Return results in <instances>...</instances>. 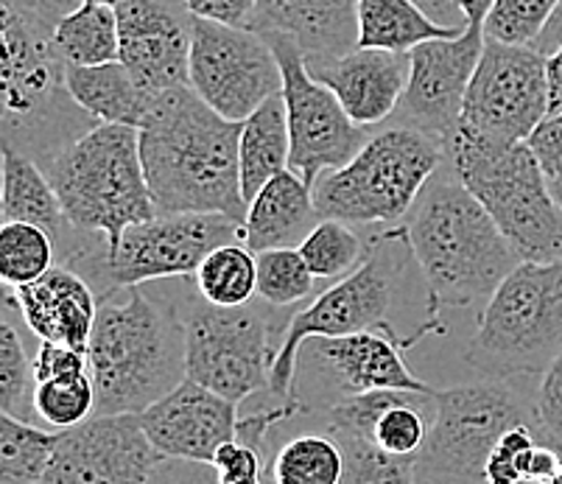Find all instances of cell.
Segmentation results:
<instances>
[{
	"label": "cell",
	"mask_w": 562,
	"mask_h": 484,
	"mask_svg": "<svg viewBox=\"0 0 562 484\" xmlns=\"http://www.w3.org/2000/svg\"><path fill=\"white\" fill-rule=\"evenodd\" d=\"M484 23H470L459 37L431 40L408 50L412 76L395 112L397 124L426 132L448 146L462 119L464 95L484 54Z\"/></svg>",
	"instance_id": "e0dca14e"
},
{
	"label": "cell",
	"mask_w": 562,
	"mask_h": 484,
	"mask_svg": "<svg viewBox=\"0 0 562 484\" xmlns=\"http://www.w3.org/2000/svg\"><path fill=\"white\" fill-rule=\"evenodd\" d=\"M90 373V359L87 353L54 341H40V350L34 356V375L37 381H56L70 379V375Z\"/></svg>",
	"instance_id": "b9f144b4"
},
{
	"label": "cell",
	"mask_w": 562,
	"mask_h": 484,
	"mask_svg": "<svg viewBox=\"0 0 562 484\" xmlns=\"http://www.w3.org/2000/svg\"><path fill=\"white\" fill-rule=\"evenodd\" d=\"M244 241V224L222 213H177L132 224L110 247L93 280L95 294L193 278L216 247Z\"/></svg>",
	"instance_id": "7c38bea8"
},
{
	"label": "cell",
	"mask_w": 562,
	"mask_h": 484,
	"mask_svg": "<svg viewBox=\"0 0 562 484\" xmlns=\"http://www.w3.org/2000/svg\"><path fill=\"white\" fill-rule=\"evenodd\" d=\"M515 426H535V397L513 381L484 379L437 390L431 435L417 457L420 484H484L498 440Z\"/></svg>",
	"instance_id": "30bf717a"
},
{
	"label": "cell",
	"mask_w": 562,
	"mask_h": 484,
	"mask_svg": "<svg viewBox=\"0 0 562 484\" xmlns=\"http://www.w3.org/2000/svg\"><path fill=\"white\" fill-rule=\"evenodd\" d=\"M535 426L540 442L562 451V353L540 375L535 392Z\"/></svg>",
	"instance_id": "60d3db41"
},
{
	"label": "cell",
	"mask_w": 562,
	"mask_h": 484,
	"mask_svg": "<svg viewBox=\"0 0 562 484\" xmlns=\"http://www.w3.org/2000/svg\"><path fill=\"white\" fill-rule=\"evenodd\" d=\"M546 79H549V115H562V48L546 56Z\"/></svg>",
	"instance_id": "c3c4849f"
},
{
	"label": "cell",
	"mask_w": 562,
	"mask_h": 484,
	"mask_svg": "<svg viewBox=\"0 0 562 484\" xmlns=\"http://www.w3.org/2000/svg\"><path fill=\"white\" fill-rule=\"evenodd\" d=\"M43 171L76 230L104 236L110 247L132 224L157 216L143 171L140 132L132 126L99 124L50 157Z\"/></svg>",
	"instance_id": "8992f818"
},
{
	"label": "cell",
	"mask_w": 562,
	"mask_h": 484,
	"mask_svg": "<svg viewBox=\"0 0 562 484\" xmlns=\"http://www.w3.org/2000/svg\"><path fill=\"white\" fill-rule=\"evenodd\" d=\"M48 3H68V0H48Z\"/></svg>",
	"instance_id": "db71d44e"
},
{
	"label": "cell",
	"mask_w": 562,
	"mask_h": 484,
	"mask_svg": "<svg viewBox=\"0 0 562 484\" xmlns=\"http://www.w3.org/2000/svg\"><path fill=\"white\" fill-rule=\"evenodd\" d=\"M562 465V451L538 442L531 448L529 457L524 462V482L526 484H551V479L557 476Z\"/></svg>",
	"instance_id": "f6af8a7d"
},
{
	"label": "cell",
	"mask_w": 562,
	"mask_h": 484,
	"mask_svg": "<svg viewBox=\"0 0 562 484\" xmlns=\"http://www.w3.org/2000/svg\"><path fill=\"white\" fill-rule=\"evenodd\" d=\"M408 341L383 325L350 336H314L300 348L297 401L303 412H322L345 397L375 390L434 392L408 370Z\"/></svg>",
	"instance_id": "4fadbf2b"
},
{
	"label": "cell",
	"mask_w": 562,
	"mask_h": 484,
	"mask_svg": "<svg viewBox=\"0 0 562 484\" xmlns=\"http://www.w3.org/2000/svg\"><path fill=\"white\" fill-rule=\"evenodd\" d=\"M308 70L316 81L334 90L356 124L370 130L395 119L408 88L412 59L397 50L356 48Z\"/></svg>",
	"instance_id": "44dd1931"
},
{
	"label": "cell",
	"mask_w": 562,
	"mask_h": 484,
	"mask_svg": "<svg viewBox=\"0 0 562 484\" xmlns=\"http://www.w3.org/2000/svg\"><path fill=\"white\" fill-rule=\"evenodd\" d=\"M140 426L151 446L173 462L213 465L218 448L238 437V404L186 381L157 404L140 412Z\"/></svg>",
	"instance_id": "ffe728a7"
},
{
	"label": "cell",
	"mask_w": 562,
	"mask_h": 484,
	"mask_svg": "<svg viewBox=\"0 0 562 484\" xmlns=\"http://www.w3.org/2000/svg\"><path fill=\"white\" fill-rule=\"evenodd\" d=\"M68 12V3L48 0L0 3L3 146L32 157L40 166L99 126L70 95V65L54 43L56 23Z\"/></svg>",
	"instance_id": "3957f363"
},
{
	"label": "cell",
	"mask_w": 562,
	"mask_h": 484,
	"mask_svg": "<svg viewBox=\"0 0 562 484\" xmlns=\"http://www.w3.org/2000/svg\"><path fill=\"white\" fill-rule=\"evenodd\" d=\"M356 18H359V48L408 54L431 40L459 37V32L434 23L412 0H356Z\"/></svg>",
	"instance_id": "4316f807"
},
{
	"label": "cell",
	"mask_w": 562,
	"mask_h": 484,
	"mask_svg": "<svg viewBox=\"0 0 562 484\" xmlns=\"http://www.w3.org/2000/svg\"><path fill=\"white\" fill-rule=\"evenodd\" d=\"M238 160H241V191L247 205L266 182L289 171L291 135L283 93L263 101L247 121H241Z\"/></svg>",
	"instance_id": "484cf974"
},
{
	"label": "cell",
	"mask_w": 562,
	"mask_h": 484,
	"mask_svg": "<svg viewBox=\"0 0 562 484\" xmlns=\"http://www.w3.org/2000/svg\"><path fill=\"white\" fill-rule=\"evenodd\" d=\"M68 90L76 104L99 124H121L140 130L155 95L132 79L124 63L68 68Z\"/></svg>",
	"instance_id": "d4e9b609"
},
{
	"label": "cell",
	"mask_w": 562,
	"mask_h": 484,
	"mask_svg": "<svg viewBox=\"0 0 562 484\" xmlns=\"http://www.w3.org/2000/svg\"><path fill=\"white\" fill-rule=\"evenodd\" d=\"M319 222L314 185L289 168L266 182L249 202L244 244L255 255L266 249H297Z\"/></svg>",
	"instance_id": "cb8c5ba5"
},
{
	"label": "cell",
	"mask_w": 562,
	"mask_h": 484,
	"mask_svg": "<svg viewBox=\"0 0 562 484\" xmlns=\"http://www.w3.org/2000/svg\"><path fill=\"white\" fill-rule=\"evenodd\" d=\"M263 484H269V482H263Z\"/></svg>",
	"instance_id": "6f0895ef"
},
{
	"label": "cell",
	"mask_w": 562,
	"mask_h": 484,
	"mask_svg": "<svg viewBox=\"0 0 562 484\" xmlns=\"http://www.w3.org/2000/svg\"><path fill=\"white\" fill-rule=\"evenodd\" d=\"M56 244L43 227L3 222L0 230V278L9 289L29 286L56 267Z\"/></svg>",
	"instance_id": "1f68e13d"
},
{
	"label": "cell",
	"mask_w": 562,
	"mask_h": 484,
	"mask_svg": "<svg viewBox=\"0 0 562 484\" xmlns=\"http://www.w3.org/2000/svg\"><path fill=\"white\" fill-rule=\"evenodd\" d=\"M180 3H186V0H180Z\"/></svg>",
	"instance_id": "9f6ffc18"
},
{
	"label": "cell",
	"mask_w": 562,
	"mask_h": 484,
	"mask_svg": "<svg viewBox=\"0 0 562 484\" xmlns=\"http://www.w3.org/2000/svg\"><path fill=\"white\" fill-rule=\"evenodd\" d=\"M93 3H106V7H117L121 0H93Z\"/></svg>",
	"instance_id": "816d5d0a"
},
{
	"label": "cell",
	"mask_w": 562,
	"mask_h": 484,
	"mask_svg": "<svg viewBox=\"0 0 562 484\" xmlns=\"http://www.w3.org/2000/svg\"><path fill=\"white\" fill-rule=\"evenodd\" d=\"M166 457L151 446L137 415H93L59 431L50 484H155Z\"/></svg>",
	"instance_id": "ac0fdd59"
},
{
	"label": "cell",
	"mask_w": 562,
	"mask_h": 484,
	"mask_svg": "<svg viewBox=\"0 0 562 484\" xmlns=\"http://www.w3.org/2000/svg\"><path fill=\"white\" fill-rule=\"evenodd\" d=\"M193 465H196V462H191V468H182V471L177 473V471H166L168 468V462H166V465H162V471L157 473L155 484H218L213 465H199L196 473H191Z\"/></svg>",
	"instance_id": "7dc6e473"
},
{
	"label": "cell",
	"mask_w": 562,
	"mask_h": 484,
	"mask_svg": "<svg viewBox=\"0 0 562 484\" xmlns=\"http://www.w3.org/2000/svg\"><path fill=\"white\" fill-rule=\"evenodd\" d=\"M59 431L0 412V484L48 482Z\"/></svg>",
	"instance_id": "4dcf8cb0"
},
{
	"label": "cell",
	"mask_w": 562,
	"mask_h": 484,
	"mask_svg": "<svg viewBox=\"0 0 562 484\" xmlns=\"http://www.w3.org/2000/svg\"><path fill=\"white\" fill-rule=\"evenodd\" d=\"M414 7L426 12L442 29H451V32L462 34L468 29V14H464L462 0H412Z\"/></svg>",
	"instance_id": "bcb514c9"
},
{
	"label": "cell",
	"mask_w": 562,
	"mask_h": 484,
	"mask_svg": "<svg viewBox=\"0 0 562 484\" xmlns=\"http://www.w3.org/2000/svg\"><path fill=\"white\" fill-rule=\"evenodd\" d=\"M9 305H18L23 323L40 341H54L87 353L99 317V294L93 283L76 269L56 263L40 280L9 292Z\"/></svg>",
	"instance_id": "7402d4cb"
},
{
	"label": "cell",
	"mask_w": 562,
	"mask_h": 484,
	"mask_svg": "<svg viewBox=\"0 0 562 484\" xmlns=\"http://www.w3.org/2000/svg\"><path fill=\"white\" fill-rule=\"evenodd\" d=\"M401 238L397 230H386L372 238L370 255L359 269L347 278L336 280L319 297L305 308L294 311L289 330H285L283 348L272 367L269 392L283 404L300 406L297 401V361L300 348L314 336H350L378 330L386 323V314L395 297V258L392 247ZM303 409V406H300Z\"/></svg>",
	"instance_id": "8fae6325"
},
{
	"label": "cell",
	"mask_w": 562,
	"mask_h": 484,
	"mask_svg": "<svg viewBox=\"0 0 562 484\" xmlns=\"http://www.w3.org/2000/svg\"><path fill=\"white\" fill-rule=\"evenodd\" d=\"M188 88L227 121H247L283 93V68L263 34L196 18Z\"/></svg>",
	"instance_id": "9a60e30c"
},
{
	"label": "cell",
	"mask_w": 562,
	"mask_h": 484,
	"mask_svg": "<svg viewBox=\"0 0 562 484\" xmlns=\"http://www.w3.org/2000/svg\"><path fill=\"white\" fill-rule=\"evenodd\" d=\"M297 249L305 258V263H308L311 272H314V278L319 280L347 278L370 255V247H367L364 238L352 230L350 224L336 222V218H322Z\"/></svg>",
	"instance_id": "d6a6232c"
},
{
	"label": "cell",
	"mask_w": 562,
	"mask_h": 484,
	"mask_svg": "<svg viewBox=\"0 0 562 484\" xmlns=\"http://www.w3.org/2000/svg\"><path fill=\"white\" fill-rule=\"evenodd\" d=\"M535 48L540 50V54H554L557 48H562V3L560 7H557V12H554V18H551V23L546 25V32L540 34V40H538V45H535Z\"/></svg>",
	"instance_id": "681fc988"
},
{
	"label": "cell",
	"mask_w": 562,
	"mask_h": 484,
	"mask_svg": "<svg viewBox=\"0 0 562 484\" xmlns=\"http://www.w3.org/2000/svg\"><path fill=\"white\" fill-rule=\"evenodd\" d=\"M54 43L70 68H90V65L115 63L121 54V29H117V9L106 3L81 0L56 23Z\"/></svg>",
	"instance_id": "83f0119b"
},
{
	"label": "cell",
	"mask_w": 562,
	"mask_h": 484,
	"mask_svg": "<svg viewBox=\"0 0 562 484\" xmlns=\"http://www.w3.org/2000/svg\"><path fill=\"white\" fill-rule=\"evenodd\" d=\"M199 297L222 308H238L258 300V255L244 241L213 249L193 274Z\"/></svg>",
	"instance_id": "f546056e"
},
{
	"label": "cell",
	"mask_w": 562,
	"mask_h": 484,
	"mask_svg": "<svg viewBox=\"0 0 562 484\" xmlns=\"http://www.w3.org/2000/svg\"><path fill=\"white\" fill-rule=\"evenodd\" d=\"M266 471L269 484H341L345 448L325 429L303 431L274 448Z\"/></svg>",
	"instance_id": "f1b7e54d"
},
{
	"label": "cell",
	"mask_w": 562,
	"mask_h": 484,
	"mask_svg": "<svg viewBox=\"0 0 562 484\" xmlns=\"http://www.w3.org/2000/svg\"><path fill=\"white\" fill-rule=\"evenodd\" d=\"M252 32L291 40L316 68L359 48L356 0H258Z\"/></svg>",
	"instance_id": "603a6c76"
},
{
	"label": "cell",
	"mask_w": 562,
	"mask_h": 484,
	"mask_svg": "<svg viewBox=\"0 0 562 484\" xmlns=\"http://www.w3.org/2000/svg\"><path fill=\"white\" fill-rule=\"evenodd\" d=\"M121 54L132 79L146 93L186 88L191 81L193 12L180 0H121L117 3Z\"/></svg>",
	"instance_id": "d6986e66"
},
{
	"label": "cell",
	"mask_w": 562,
	"mask_h": 484,
	"mask_svg": "<svg viewBox=\"0 0 562 484\" xmlns=\"http://www.w3.org/2000/svg\"><path fill=\"white\" fill-rule=\"evenodd\" d=\"M562 0H495L484 18V37L535 48Z\"/></svg>",
	"instance_id": "8d00e7d4"
},
{
	"label": "cell",
	"mask_w": 562,
	"mask_h": 484,
	"mask_svg": "<svg viewBox=\"0 0 562 484\" xmlns=\"http://www.w3.org/2000/svg\"><path fill=\"white\" fill-rule=\"evenodd\" d=\"M283 68V99L289 112L291 171L314 185L322 171L341 168L359 155L375 132L347 115L330 88L311 76L303 54L291 40L266 34Z\"/></svg>",
	"instance_id": "2e32d148"
},
{
	"label": "cell",
	"mask_w": 562,
	"mask_h": 484,
	"mask_svg": "<svg viewBox=\"0 0 562 484\" xmlns=\"http://www.w3.org/2000/svg\"><path fill=\"white\" fill-rule=\"evenodd\" d=\"M140 157L157 216L222 213L247 222L241 121H227L191 88L155 95L140 130Z\"/></svg>",
	"instance_id": "6da1fadb"
},
{
	"label": "cell",
	"mask_w": 562,
	"mask_h": 484,
	"mask_svg": "<svg viewBox=\"0 0 562 484\" xmlns=\"http://www.w3.org/2000/svg\"><path fill=\"white\" fill-rule=\"evenodd\" d=\"M446 160V146L412 126H390L367 140L347 166L314 182L319 218L345 224H397L408 216Z\"/></svg>",
	"instance_id": "52a82bcc"
},
{
	"label": "cell",
	"mask_w": 562,
	"mask_h": 484,
	"mask_svg": "<svg viewBox=\"0 0 562 484\" xmlns=\"http://www.w3.org/2000/svg\"><path fill=\"white\" fill-rule=\"evenodd\" d=\"M266 462L269 460H263V446L235 437L227 446L218 448L213 471H216L218 484H263Z\"/></svg>",
	"instance_id": "ab89813d"
},
{
	"label": "cell",
	"mask_w": 562,
	"mask_h": 484,
	"mask_svg": "<svg viewBox=\"0 0 562 484\" xmlns=\"http://www.w3.org/2000/svg\"><path fill=\"white\" fill-rule=\"evenodd\" d=\"M495 0H462L464 14H468V23H484L487 12L493 9Z\"/></svg>",
	"instance_id": "f907efd6"
},
{
	"label": "cell",
	"mask_w": 562,
	"mask_h": 484,
	"mask_svg": "<svg viewBox=\"0 0 562 484\" xmlns=\"http://www.w3.org/2000/svg\"><path fill=\"white\" fill-rule=\"evenodd\" d=\"M87 359L95 415H140L186 384V325L173 294L132 286L124 300L99 297Z\"/></svg>",
	"instance_id": "277c9868"
},
{
	"label": "cell",
	"mask_w": 562,
	"mask_h": 484,
	"mask_svg": "<svg viewBox=\"0 0 562 484\" xmlns=\"http://www.w3.org/2000/svg\"><path fill=\"white\" fill-rule=\"evenodd\" d=\"M562 353V261L518 263L476 319L464 353L484 379H540Z\"/></svg>",
	"instance_id": "9c48e42d"
},
{
	"label": "cell",
	"mask_w": 562,
	"mask_h": 484,
	"mask_svg": "<svg viewBox=\"0 0 562 484\" xmlns=\"http://www.w3.org/2000/svg\"><path fill=\"white\" fill-rule=\"evenodd\" d=\"M37 420L50 431H68L95 415L93 375H70V379L37 381L34 392Z\"/></svg>",
	"instance_id": "e575fe53"
},
{
	"label": "cell",
	"mask_w": 562,
	"mask_h": 484,
	"mask_svg": "<svg viewBox=\"0 0 562 484\" xmlns=\"http://www.w3.org/2000/svg\"><path fill=\"white\" fill-rule=\"evenodd\" d=\"M549 119L546 54L487 40L459 126L495 144H526Z\"/></svg>",
	"instance_id": "5bb4252c"
},
{
	"label": "cell",
	"mask_w": 562,
	"mask_h": 484,
	"mask_svg": "<svg viewBox=\"0 0 562 484\" xmlns=\"http://www.w3.org/2000/svg\"><path fill=\"white\" fill-rule=\"evenodd\" d=\"M193 18L213 20V23L252 29L258 0H186Z\"/></svg>",
	"instance_id": "7bdbcfd3"
},
{
	"label": "cell",
	"mask_w": 562,
	"mask_h": 484,
	"mask_svg": "<svg viewBox=\"0 0 562 484\" xmlns=\"http://www.w3.org/2000/svg\"><path fill=\"white\" fill-rule=\"evenodd\" d=\"M186 325L188 381L244 404L269 392L272 367L283 348L294 314L252 300L238 308H222L193 294H173Z\"/></svg>",
	"instance_id": "ba28073f"
},
{
	"label": "cell",
	"mask_w": 562,
	"mask_h": 484,
	"mask_svg": "<svg viewBox=\"0 0 562 484\" xmlns=\"http://www.w3.org/2000/svg\"><path fill=\"white\" fill-rule=\"evenodd\" d=\"M538 431L531 426H515L501 437L498 446L490 453L487 468H484V484H526L524 462L529 451L538 446Z\"/></svg>",
	"instance_id": "f35d334b"
},
{
	"label": "cell",
	"mask_w": 562,
	"mask_h": 484,
	"mask_svg": "<svg viewBox=\"0 0 562 484\" xmlns=\"http://www.w3.org/2000/svg\"><path fill=\"white\" fill-rule=\"evenodd\" d=\"M526 144L538 155L546 175L557 171L562 166V115H549Z\"/></svg>",
	"instance_id": "ee69618b"
},
{
	"label": "cell",
	"mask_w": 562,
	"mask_h": 484,
	"mask_svg": "<svg viewBox=\"0 0 562 484\" xmlns=\"http://www.w3.org/2000/svg\"><path fill=\"white\" fill-rule=\"evenodd\" d=\"M336 440L345 448L341 484H420L414 457H395L359 437H336Z\"/></svg>",
	"instance_id": "74e56055"
},
{
	"label": "cell",
	"mask_w": 562,
	"mask_h": 484,
	"mask_svg": "<svg viewBox=\"0 0 562 484\" xmlns=\"http://www.w3.org/2000/svg\"><path fill=\"white\" fill-rule=\"evenodd\" d=\"M314 272L300 249L258 252V300L274 308H291L314 294Z\"/></svg>",
	"instance_id": "d590c367"
},
{
	"label": "cell",
	"mask_w": 562,
	"mask_h": 484,
	"mask_svg": "<svg viewBox=\"0 0 562 484\" xmlns=\"http://www.w3.org/2000/svg\"><path fill=\"white\" fill-rule=\"evenodd\" d=\"M551 484H562V465H560V471H557V476L551 479Z\"/></svg>",
	"instance_id": "f5cc1de1"
},
{
	"label": "cell",
	"mask_w": 562,
	"mask_h": 484,
	"mask_svg": "<svg viewBox=\"0 0 562 484\" xmlns=\"http://www.w3.org/2000/svg\"><path fill=\"white\" fill-rule=\"evenodd\" d=\"M446 160L451 175L487 207L520 261H562V207L529 144H495L457 126Z\"/></svg>",
	"instance_id": "5b68a950"
},
{
	"label": "cell",
	"mask_w": 562,
	"mask_h": 484,
	"mask_svg": "<svg viewBox=\"0 0 562 484\" xmlns=\"http://www.w3.org/2000/svg\"><path fill=\"white\" fill-rule=\"evenodd\" d=\"M408 252L428 286V319L414 341L439 323L442 308H473L482 314L498 286L524 263L509 247L498 224L457 177H434L414 202L401 227Z\"/></svg>",
	"instance_id": "7a4b0ae2"
},
{
	"label": "cell",
	"mask_w": 562,
	"mask_h": 484,
	"mask_svg": "<svg viewBox=\"0 0 562 484\" xmlns=\"http://www.w3.org/2000/svg\"><path fill=\"white\" fill-rule=\"evenodd\" d=\"M40 484H50V482H40Z\"/></svg>",
	"instance_id": "11a10c76"
},
{
	"label": "cell",
	"mask_w": 562,
	"mask_h": 484,
	"mask_svg": "<svg viewBox=\"0 0 562 484\" xmlns=\"http://www.w3.org/2000/svg\"><path fill=\"white\" fill-rule=\"evenodd\" d=\"M34 392H37V375H34V359H29L23 339L9 319L0 323V412L34 423Z\"/></svg>",
	"instance_id": "836d02e7"
}]
</instances>
